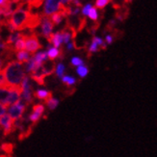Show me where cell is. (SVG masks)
Instances as JSON below:
<instances>
[{
    "instance_id": "obj_1",
    "label": "cell",
    "mask_w": 157,
    "mask_h": 157,
    "mask_svg": "<svg viewBox=\"0 0 157 157\" xmlns=\"http://www.w3.org/2000/svg\"><path fill=\"white\" fill-rule=\"evenodd\" d=\"M2 71L9 88H19L24 76L26 75L23 64H20L17 61L13 60L7 63Z\"/></svg>"
},
{
    "instance_id": "obj_2",
    "label": "cell",
    "mask_w": 157,
    "mask_h": 157,
    "mask_svg": "<svg viewBox=\"0 0 157 157\" xmlns=\"http://www.w3.org/2000/svg\"><path fill=\"white\" fill-rule=\"evenodd\" d=\"M23 33L24 40H25V51H27L30 54L37 53L40 48H42V44H40L38 34L35 31H29V33Z\"/></svg>"
},
{
    "instance_id": "obj_3",
    "label": "cell",
    "mask_w": 157,
    "mask_h": 157,
    "mask_svg": "<svg viewBox=\"0 0 157 157\" xmlns=\"http://www.w3.org/2000/svg\"><path fill=\"white\" fill-rule=\"evenodd\" d=\"M7 111H8V115L13 120V121H18L23 117V114L26 111V103L20 98L17 103L13 104L7 108Z\"/></svg>"
},
{
    "instance_id": "obj_4",
    "label": "cell",
    "mask_w": 157,
    "mask_h": 157,
    "mask_svg": "<svg viewBox=\"0 0 157 157\" xmlns=\"http://www.w3.org/2000/svg\"><path fill=\"white\" fill-rule=\"evenodd\" d=\"M20 88H21V98L26 105L31 104L33 103V89H32V85H31V82H30V78L25 75L22 82H21V85H20Z\"/></svg>"
},
{
    "instance_id": "obj_5",
    "label": "cell",
    "mask_w": 157,
    "mask_h": 157,
    "mask_svg": "<svg viewBox=\"0 0 157 157\" xmlns=\"http://www.w3.org/2000/svg\"><path fill=\"white\" fill-rule=\"evenodd\" d=\"M63 5L61 4L60 0H45L44 7V15L49 17L62 10Z\"/></svg>"
},
{
    "instance_id": "obj_6",
    "label": "cell",
    "mask_w": 157,
    "mask_h": 157,
    "mask_svg": "<svg viewBox=\"0 0 157 157\" xmlns=\"http://www.w3.org/2000/svg\"><path fill=\"white\" fill-rule=\"evenodd\" d=\"M0 127L2 128L4 136H8L13 131L16 130L15 125H13V121L8 114H5L2 117H0Z\"/></svg>"
},
{
    "instance_id": "obj_7",
    "label": "cell",
    "mask_w": 157,
    "mask_h": 157,
    "mask_svg": "<svg viewBox=\"0 0 157 157\" xmlns=\"http://www.w3.org/2000/svg\"><path fill=\"white\" fill-rule=\"evenodd\" d=\"M53 23L49 17L44 16L42 13V19H40V29H42V36H44L46 40L49 38L53 31Z\"/></svg>"
},
{
    "instance_id": "obj_8",
    "label": "cell",
    "mask_w": 157,
    "mask_h": 157,
    "mask_svg": "<svg viewBox=\"0 0 157 157\" xmlns=\"http://www.w3.org/2000/svg\"><path fill=\"white\" fill-rule=\"evenodd\" d=\"M21 98V88H10L9 89V94L8 98L6 99L5 105L9 107V105L16 104L20 100Z\"/></svg>"
},
{
    "instance_id": "obj_9",
    "label": "cell",
    "mask_w": 157,
    "mask_h": 157,
    "mask_svg": "<svg viewBox=\"0 0 157 157\" xmlns=\"http://www.w3.org/2000/svg\"><path fill=\"white\" fill-rule=\"evenodd\" d=\"M30 77L32 78V80H34L35 82L39 85H44V78H45V75L44 73L42 70V67H39L37 69L34 71L33 72L30 73Z\"/></svg>"
},
{
    "instance_id": "obj_10",
    "label": "cell",
    "mask_w": 157,
    "mask_h": 157,
    "mask_svg": "<svg viewBox=\"0 0 157 157\" xmlns=\"http://www.w3.org/2000/svg\"><path fill=\"white\" fill-rule=\"evenodd\" d=\"M48 43L50 44L53 45V47L55 48H59L61 46V44H63V37H62V33L61 31H58L56 33H52L51 35L49 36V38L47 39Z\"/></svg>"
},
{
    "instance_id": "obj_11",
    "label": "cell",
    "mask_w": 157,
    "mask_h": 157,
    "mask_svg": "<svg viewBox=\"0 0 157 157\" xmlns=\"http://www.w3.org/2000/svg\"><path fill=\"white\" fill-rule=\"evenodd\" d=\"M47 53V58L50 61H54L55 59H63L64 58V51L63 49L55 48V47L48 45V50L46 51Z\"/></svg>"
},
{
    "instance_id": "obj_12",
    "label": "cell",
    "mask_w": 157,
    "mask_h": 157,
    "mask_svg": "<svg viewBox=\"0 0 157 157\" xmlns=\"http://www.w3.org/2000/svg\"><path fill=\"white\" fill-rule=\"evenodd\" d=\"M42 70L44 73L45 76H48L50 74H52L53 72H55V63H54V61H45L44 63L42 64Z\"/></svg>"
},
{
    "instance_id": "obj_13",
    "label": "cell",
    "mask_w": 157,
    "mask_h": 157,
    "mask_svg": "<svg viewBox=\"0 0 157 157\" xmlns=\"http://www.w3.org/2000/svg\"><path fill=\"white\" fill-rule=\"evenodd\" d=\"M33 95L35 98H37L38 99L43 100V101L45 102L49 98H52V93L49 92V91H47V90H44V89H40V90H37Z\"/></svg>"
},
{
    "instance_id": "obj_14",
    "label": "cell",
    "mask_w": 157,
    "mask_h": 157,
    "mask_svg": "<svg viewBox=\"0 0 157 157\" xmlns=\"http://www.w3.org/2000/svg\"><path fill=\"white\" fill-rule=\"evenodd\" d=\"M129 15V9L127 7H121V9L117 10V13H116L115 16V19L119 20V21H124V19L127 18Z\"/></svg>"
},
{
    "instance_id": "obj_15",
    "label": "cell",
    "mask_w": 157,
    "mask_h": 157,
    "mask_svg": "<svg viewBox=\"0 0 157 157\" xmlns=\"http://www.w3.org/2000/svg\"><path fill=\"white\" fill-rule=\"evenodd\" d=\"M16 57H17V60L18 63H20V64H25V63L28 62V61L30 60V58L32 56H31V54L28 53L27 51L21 50V51L16 52Z\"/></svg>"
},
{
    "instance_id": "obj_16",
    "label": "cell",
    "mask_w": 157,
    "mask_h": 157,
    "mask_svg": "<svg viewBox=\"0 0 157 157\" xmlns=\"http://www.w3.org/2000/svg\"><path fill=\"white\" fill-rule=\"evenodd\" d=\"M32 58L36 62V64H38L39 66H42L43 63L47 61V53L46 51H39L34 56H32Z\"/></svg>"
},
{
    "instance_id": "obj_17",
    "label": "cell",
    "mask_w": 157,
    "mask_h": 157,
    "mask_svg": "<svg viewBox=\"0 0 157 157\" xmlns=\"http://www.w3.org/2000/svg\"><path fill=\"white\" fill-rule=\"evenodd\" d=\"M64 17H67L66 13L63 12V11H59L55 13H53V15H51V21L53 23V25H59L61 22L63 21V18Z\"/></svg>"
},
{
    "instance_id": "obj_18",
    "label": "cell",
    "mask_w": 157,
    "mask_h": 157,
    "mask_svg": "<svg viewBox=\"0 0 157 157\" xmlns=\"http://www.w3.org/2000/svg\"><path fill=\"white\" fill-rule=\"evenodd\" d=\"M21 33H22V32H21ZM13 51H15V52L21 51V50H24V49H25V40H24L23 33H22L21 37H20L15 44H13Z\"/></svg>"
},
{
    "instance_id": "obj_19",
    "label": "cell",
    "mask_w": 157,
    "mask_h": 157,
    "mask_svg": "<svg viewBox=\"0 0 157 157\" xmlns=\"http://www.w3.org/2000/svg\"><path fill=\"white\" fill-rule=\"evenodd\" d=\"M0 149L2 151L5 152V154H8V155H12L13 154V146L10 143H3L0 146Z\"/></svg>"
},
{
    "instance_id": "obj_20",
    "label": "cell",
    "mask_w": 157,
    "mask_h": 157,
    "mask_svg": "<svg viewBox=\"0 0 157 157\" xmlns=\"http://www.w3.org/2000/svg\"><path fill=\"white\" fill-rule=\"evenodd\" d=\"M44 103L46 104L47 107H48L49 110H54V109L57 108V106L59 105V100L57 98H49L47 101H45Z\"/></svg>"
},
{
    "instance_id": "obj_21",
    "label": "cell",
    "mask_w": 157,
    "mask_h": 157,
    "mask_svg": "<svg viewBox=\"0 0 157 157\" xmlns=\"http://www.w3.org/2000/svg\"><path fill=\"white\" fill-rule=\"evenodd\" d=\"M76 72L78 75L81 77V78H84L88 75V73H89V69L84 66V65H82V66H79L77 67V69H76Z\"/></svg>"
},
{
    "instance_id": "obj_22",
    "label": "cell",
    "mask_w": 157,
    "mask_h": 157,
    "mask_svg": "<svg viewBox=\"0 0 157 157\" xmlns=\"http://www.w3.org/2000/svg\"><path fill=\"white\" fill-rule=\"evenodd\" d=\"M62 81L63 83H65L67 87H71L74 84L76 83V79L74 78L73 76H70V75H66L62 77Z\"/></svg>"
},
{
    "instance_id": "obj_23",
    "label": "cell",
    "mask_w": 157,
    "mask_h": 157,
    "mask_svg": "<svg viewBox=\"0 0 157 157\" xmlns=\"http://www.w3.org/2000/svg\"><path fill=\"white\" fill-rule=\"evenodd\" d=\"M88 17H90L93 21H98V11L97 9L94 8V7H92V8L90 9V11H89L88 13Z\"/></svg>"
},
{
    "instance_id": "obj_24",
    "label": "cell",
    "mask_w": 157,
    "mask_h": 157,
    "mask_svg": "<svg viewBox=\"0 0 157 157\" xmlns=\"http://www.w3.org/2000/svg\"><path fill=\"white\" fill-rule=\"evenodd\" d=\"M65 66H64V64H62V63H59L58 65H57V67H56V69H55V71H56V75L59 77V78H61L62 79V77L64 76V73H65Z\"/></svg>"
},
{
    "instance_id": "obj_25",
    "label": "cell",
    "mask_w": 157,
    "mask_h": 157,
    "mask_svg": "<svg viewBox=\"0 0 157 157\" xmlns=\"http://www.w3.org/2000/svg\"><path fill=\"white\" fill-rule=\"evenodd\" d=\"M100 50V46L98 44H95L94 40H92V43L90 44V46H89V49H88V53H89V56L91 55V54L93 53H95V52H98Z\"/></svg>"
},
{
    "instance_id": "obj_26",
    "label": "cell",
    "mask_w": 157,
    "mask_h": 157,
    "mask_svg": "<svg viewBox=\"0 0 157 157\" xmlns=\"http://www.w3.org/2000/svg\"><path fill=\"white\" fill-rule=\"evenodd\" d=\"M112 0H95V7H98V9H103Z\"/></svg>"
},
{
    "instance_id": "obj_27",
    "label": "cell",
    "mask_w": 157,
    "mask_h": 157,
    "mask_svg": "<svg viewBox=\"0 0 157 157\" xmlns=\"http://www.w3.org/2000/svg\"><path fill=\"white\" fill-rule=\"evenodd\" d=\"M33 112L39 113L43 116L44 113V106L43 104H35L33 106Z\"/></svg>"
},
{
    "instance_id": "obj_28",
    "label": "cell",
    "mask_w": 157,
    "mask_h": 157,
    "mask_svg": "<svg viewBox=\"0 0 157 157\" xmlns=\"http://www.w3.org/2000/svg\"><path fill=\"white\" fill-rule=\"evenodd\" d=\"M71 62V65L73 67H79V66L84 65V61L82 60L80 57H73Z\"/></svg>"
},
{
    "instance_id": "obj_29",
    "label": "cell",
    "mask_w": 157,
    "mask_h": 157,
    "mask_svg": "<svg viewBox=\"0 0 157 157\" xmlns=\"http://www.w3.org/2000/svg\"><path fill=\"white\" fill-rule=\"evenodd\" d=\"M91 8H92V5L91 4H86L83 7V9H82V15H83V17L88 16V13H89V11H90Z\"/></svg>"
},
{
    "instance_id": "obj_30",
    "label": "cell",
    "mask_w": 157,
    "mask_h": 157,
    "mask_svg": "<svg viewBox=\"0 0 157 157\" xmlns=\"http://www.w3.org/2000/svg\"><path fill=\"white\" fill-rule=\"evenodd\" d=\"M7 107L6 105L2 104V103H0V117H2L3 115L6 114V111H7Z\"/></svg>"
},
{
    "instance_id": "obj_31",
    "label": "cell",
    "mask_w": 157,
    "mask_h": 157,
    "mask_svg": "<svg viewBox=\"0 0 157 157\" xmlns=\"http://www.w3.org/2000/svg\"><path fill=\"white\" fill-rule=\"evenodd\" d=\"M113 40H114V38H113V36L112 35H106V37H105V40H106V44H111L112 43H113Z\"/></svg>"
},
{
    "instance_id": "obj_32",
    "label": "cell",
    "mask_w": 157,
    "mask_h": 157,
    "mask_svg": "<svg viewBox=\"0 0 157 157\" xmlns=\"http://www.w3.org/2000/svg\"><path fill=\"white\" fill-rule=\"evenodd\" d=\"M124 3L125 5H129L130 3H132V0H124Z\"/></svg>"
},
{
    "instance_id": "obj_33",
    "label": "cell",
    "mask_w": 157,
    "mask_h": 157,
    "mask_svg": "<svg viewBox=\"0 0 157 157\" xmlns=\"http://www.w3.org/2000/svg\"><path fill=\"white\" fill-rule=\"evenodd\" d=\"M3 64H4V62L3 61L0 59V71H2V67H3Z\"/></svg>"
},
{
    "instance_id": "obj_34",
    "label": "cell",
    "mask_w": 157,
    "mask_h": 157,
    "mask_svg": "<svg viewBox=\"0 0 157 157\" xmlns=\"http://www.w3.org/2000/svg\"><path fill=\"white\" fill-rule=\"evenodd\" d=\"M0 157H12V155H8V154H1Z\"/></svg>"
},
{
    "instance_id": "obj_35",
    "label": "cell",
    "mask_w": 157,
    "mask_h": 157,
    "mask_svg": "<svg viewBox=\"0 0 157 157\" xmlns=\"http://www.w3.org/2000/svg\"><path fill=\"white\" fill-rule=\"evenodd\" d=\"M5 2V0H0V6L3 5V3Z\"/></svg>"
},
{
    "instance_id": "obj_36",
    "label": "cell",
    "mask_w": 157,
    "mask_h": 157,
    "mask_svg": "<svg viewBox=\"0 0 157 157\" xmlns=\"http://www.w3.org/2000/svg\"><path fill=\"white\" fill-rule=\"evenodd\" d=\"M67 1H70V2L71 1V2H72V1H74V0H67Z\"/></svg>"
}]
</instances>
